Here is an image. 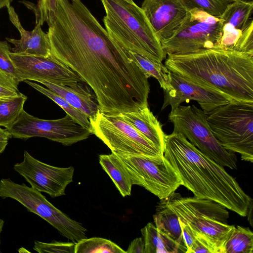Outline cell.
Returning <instances> with one entry per match:
<instances>
[{"mask_svg": "<svg viewBox=\"0 0 253 253\" xmlns=\"http://www.w3.org/2000/svg\"><path fill=\"white\" fill-rule=\"evenodd\" d=\"M36 20L48 26L50 56L89 85L101 112L116 116L148 106V78L81 0H48Z\"/></svg>", "mask_w": 253, "mask_h": 253, "instance_id": "6da1fadb", "label": "cell"}, {"mask_svg": "<svg viewBox=\"0 0 253 253\" xmlns=\"http://www.w3.org/2000/svg\"><path fill=\"white\" fill-rule=\"evenodd\" d=\"M164 141V157L194 197L215 202L242 216L247 215L252 199L223 166L180 133L165 134Z\"/></svg>", "mask_w": 253, "mask_h": 253, "instance_id": "7a4b0ae2", "label": "cell"}, {"mask_svg": "<svg viewBox=\"0 0 253 253\" xmlns=\"http://www.w3.org/2000/svg\"><path fill=\"white\" fill-rule=\"evenodd\" d=\"M165 65L170 71L235 100L253 101V54L213 48L167 55Z\"/></svg>", "mask_w": 253, "mask_h": 253, "instance_id": "3957f363", "label": "cell"}, {"mask_svg": "<svg viewBox=\"0 0 253 253\" xmlns=\"http://www.w3.org/2000/svg\"><path fill=\"white\" fill-rule=\"evenodd\" d=\"M105 30L122 47L154 61L166 58L161 43L141 7L126 0H101Z\"/></svg>", "mask_w": 253, "mask_h": 253, "instance_id": "277c9868", "label": "cell"}, {"mask_svg": "<svg viewBox=\"0 0 253 253\" xmlns=\"http://www.w3.org/2000/svg\"><path fill=\"white\" fill-rule=\"evenodd\" d=\"M215 138L227 150L243 160L253 162V101L233 100L206 113Z\"/></svg>", "mask_w": 253, "mask_h": 253, "instance_id": "5b68a950", "label": "cell"}, {"mask_svg": "<svg viewBox=\"0 0 253 253\" xmlns=\"http://www.w3.org/2000/svg\"><path fill=\"white\" fill-rule=\"evenodd\" d=\"M161 201L173 210L181 221L209 238L220 253H224L225 243L235 227L227 223L229 214L225 207L210 200L183 197L174 192Z\"/></svg>", "mask_w": 253, "mask_h": 253, "instance_id": "8992f818", "label": "cell"}, {"mask_svg": "<svg viewBox=\"0 0 253 253\" xmlns=\"http://www.w3.org/2000/svg\"><path fill=\"white\" fill-rule=\"evenodd\" d=\"M221 35L220 18L195 8L189 11L176 32L161 43L166 55L188 54L219 48Z\"/></svg>", "mask_w": 253, "mask_h": 253, "instance_id": "52a82bcc", "label": "cell"}, {"mask_svg": "<svg viewBox=\"0 0 253 253\" xmlns=\"http://www.w3.org/2000/svg\"><path fill=\"white\" fill-rule=\"evenodd\" d=\"M169 120L173 124V132L183 135L203 154L220 165L237 169L235 154L225 149L214 136L202 109L194 105H180L171 110Z\"/></svg>", "mask_w": 253, "mask_h": 253, "instance_id": "ba28073f", "label": "cell"}, {"mask_svg": "<svg viewBox=\"0 0 253 253\" xmlns=\"http://www.w3.org/2000/svg\"><path fill=\"white\" fill-rule=\"evenodd\" d=\"M0 197L13 199L48 222L60 234L72 242L86 238L87 230L51 204L41 192L10 178L0 179Z\"/></svg>", "mask_w": 253, "mask_h": 253, "instance_id": "9c48e42d", "label": "cell"}, {"mask_svg": "<svg viewBox=\"0 0 253 253\" xmlns=\"http://www.w3.org/2000/svg\"><path fill=\"white\" fill-rule=\"evenodd\" d=\"M89 120L92 134L112 153L147 157L164 155L131 125L116 116L106 114L99 109L95 116Z\"/></svg>", "mask_w": 253, "mask_h": 253, "instance_id": "30bf717a", "label": "cell"}, {"mask_svg": "<svg viewBox=\"0 0 253 253\" xmlns=\"http://www.w3.org/2000/svg\"><path fill=\"white\" fill-rule=\"evenodd\" d=\"M116 155L122 160L133 185L144 187L160 200L167 198L182 185L179 176L164 155Z\"/></svg>", "mask_w": 253, "mask_h": 253, "instance_id": "8fae6325", "label": "cell"}, {"mask_svg": "<svg viewBox=\"0 0 253 253\" xmlns=\"http://www.w3.org/2000/svg\"><path fill=\"white\" fill-rule=\"evenodd\" d=\"M11 138L26 140L42 137L71 146L92 134L90 129L82 126L70 116L56 120H44L31 115L24 109L14 123L5 128Z\"/></svg>", "mask_w": 253, "mask_h": 253, "instance_id": "7c38bea8", "label": "cell"}, {"mask_svg": "<svg viewBox=\"0 0 253 253\" xmlns=\"http://www.w3.org/2000/svg\"><path fill=\"white\" fill-rule=\"evenodd\" d=\"M253 1L235 0L219 17L222 21L219 48L253 54Z\"/></svg>", "mask_w": 253, "mask_h": 253, "instance_id": "4fadbf2b", "label": "cell"}, {"mask_svg": "<svg viewBox=\"0 0 253 253\" xmlns=\"http://www.w3.org/2000/svg\"><path fill=\"white\" fill-rule=\"evenodd\" d=\"M14 170L23 177L31 187L52 198L65 195V190L73 182V166L61 168L42 162L25 150L23 160L13 166Z\"/></svg>", "mask_w": 253, "mask_h": 253, "instance_id": "5bb4252c", "label": "cell"}, {"mask_svg": "<svg viewBox=\"0 0 253 253\" xmlns=\"http://www.w3.org/2000/svg\"><path fill=\"white\" fill-rule=\"evenodd\" d=\"M169 79L170 87L164 91L162 110L170 106L172 110L182 103L193 100L197 101L206 113L235 100L218 90L199 84L170 71Z\"/></svg>", "mask_w": 253, "mask_h": 253, "instance_id": "9a60e30c", "label": "cell"}, {"mask_svg": "<svg viewBox=\"0 0 253 253\" xmlns=\"http://www.w3.org/2000/svg\"><path fill=\"white\" fill-rule=\"evenodd\" d=\"M9 55L20 72L22 82L45 80L63 85L84 82L76 72L51 56L46 57L12 52Z\"/></svg>", "mask_w": 253, "mask_h": 253, "instance_id": "2e32d148", "label": "cell"}, {"mask_svg": "<svg viewBox=\"0 0 253 253\" xmlns=\"http://www.w3.org/2000/svg\"><path fill=\"white\" fill-rule=\"evenodd\" d=\"M141 8L161 43L176 32L190 10L184 0H143Z\"/></svg>", "mask_w": 253, "mask_h": 253, "instance_id": "e0dca14e", "label": "cell"}, {"mask_svg": "<svg viewBox=\"0 0 253 253\" xmlns=\"http://www.w3.org/2000/svg\"><path fill=\"white\" fill-rule=\"evenodd\" d=\"M6 7L10 21L18 30L21 36L19 40L6 38L8 42L14 45V47L11 48V52L46 57L50 56L48 37L47 34L42 31L41 25L36 24L32 31L26 30L22 26L14 8L10 4H7Z\"/></svg>", "mask_w": 253, "mask_h": 253, "instance_id": "ac0fdd59", "label": "cell"}, {"mask_svg": "<svg viewBox=\"0 0 253 253\" xmlns=\"http://www.w3.org/2000/svg\"><path fill=\"white\" fill-rule=\"evenodd\" d=\"M47 88L61 96L76 109L81 111L87 117L92 118L99 109L96 96L93 95L88 85L84 82L73 84L69 85L57 84L45 80L38 81Z\"/></svg>", "mask_w": 253, "mask_h": 253, "instance_id": "d6986e66", "label": "cell"}, {"mask_svg": "<svg viewBox=\"0 0 253 253\" xmlns=\"http://www.w3.org/2000/svg\"><path fill=\"white\" fill-rule=\"evenodd\" d=\"M116 116L131 125L164 153L165 134L162 125L148 106Z\"/></svg>", "mask_w": 253, "mask_h": 253, "instance_id": "ffe728a7", "label": "cell"}, {"mask_svg": "<svg viewBox=\"0 0 253 253\" xmlns=\"http://www.w3.org/2000/svg\"><path fill=\"white\" fill-rule=\"evenodd\" d=\"M99 162L122 196H130L133 183L121 159L112 152L99 155Z\"/></svg>", "mask_w": 253, "mask_h": 253, "instance_id": "44dd1931", "label": "cell"}, {"mask_svg": "<svg viewBox=\"0 0 253 253\" xmlns=\"http://www.w3.org/2000/svg\"><path fill=\"white\" fill-rule=\"evenodd\" d=\"M153 218L156 227L177 243L183 253H186V247L177 214L161 201Z\"/></svg>", "mask_w": 253, "mask_h": 253, "instance_id": "7402d4cb", "label": "cell"}, {"mask_svg": "<svg viewBox=\"0 0 253 253\" xmlns=\"http://www.w3.org/2000/svg\"><path fill=\"white\" fill-rule=\"evenodd\" d=\"M141 232L146 253H183L177 243L151 222L142 228Z\"/></svg>", "mask_w": 253, "mask_h": 253, "instance_id": "603a6c76", "label": "cell"}, {"mask_svg": "<svg viewBox=\"0 0 253 253\" xmlns=\"http://www.w3.org/2000/svg\"><path fill=\"white\" fill-rule=\"evenodd\" d=\"M128 52L147 78H155L164 91L169 89V71L162 62L150 60L131 51Z\"/></svg>", "mask_w": 253, "mask_h": 253, "instance_id": "cb8c5ba5", "label": "cell"}, {"mask_svg": "<svg viewBox=\"0 0 253 253\" xmlns=\"http://www.w3.org/2000/svg\"><path fill=\"white\" fill-rule=\"evenodd\" d=\"M24 82L55 102L77 123L90 129V123L87 116L73 107L61 96L49 89L45 88L31 81L26 80Z\"/></svg>", "mask_w": 253, "mask_h": 253, "instance_id": "d4e9b609", "label": "cell"}, {"mask_svg": "<svg viewBox=\"0 0 253 253\" xmlns=\"http://www.w3.org/2000/svg\"><path fill=\"white\" fill-rule=\"evenodd\" d=\"M224 253H253V233L249 228L235 227L224 246Z\"/></svg>", "mask_w": 253, "mask_h": 253, "instance_id": "484cf974", "label": "cell"}, {"mask_svg": "<svg viewBox=\"0 0 253 253\" xmlns=\"http://www.w3.org/2000/svg\"><path fill=\"white\" fill-rule=\"evenodd\" d=\"M27 96L22 93L17 96L0 98V126H11L24 109Z\"/></svg>", "mask_w": 253, "mask_h": 253, "instance_id": "4316f807", "label": "cell"}, {"mask_svg": "<svg viewBox=\"0 0 253 253\" xmlns=\"http://www.w3.org/2000/svg\"><path fill=\"white\" fill-rule=\"evenodd\" d=\"M75 253H126L114 242L99 237L84 238L76 243Z\"/></svg>", "mask_w": 253, "mask_h": 253, "instance_id": "83f0119b", "label": "cell"}, {"mask_svg": "<svg viewBox=\"0 0 253 253\" xmlns=\"http://www.w3.org/2000/svg\"><path fill=\"white\" fill-rule=\"evenodd\" d=\"M10 52V46L7 41H0V72L18 86L22 80L9 55Z\"/></svg>", "mask_w": 253, "mask_h": 253, "instance_id": "f1b7e54d", "label": "cell"}, {"mask_svg": "<svg viewBox=\"0 0 253 253\" xmlns=\"http://www.w3.org/2000/svg\"><path fill=\"white\" fill-rule=\"evenodd\" d=\"M190 9L198 8L219 17L227 5L235 0H184Z\"/></svg>", "mask_w": 253, "mask_h": 253, "instance_id": "f546056e", "label": "cell"}, {"mask_svg": "<svg viewBox=\"0 0 253 253\" xmlns=\"http://www.w3.org/2000/svg\"><path fill=\"white\" fill-rule=\"evenodd\" d=\"M76 243L52 241L45 243L38 241L34 242L33 249L40 253H75Z\"/></svg>", "mask_w": 253, "mask_h": 253, "instance_id": "4dcf8cb0", "label": "cell"}, {"mask_svg": "<svg viewBox=\"0 0 253 253\" xmlns=\"http://www.w3.org/2000/svg\"><path fill=\"white\" fill-rule=\"evenodd\" d=\"M192 230L194 241L190 253H220L219 249L209 238L193 229Z\"/></svg>", "mask_w": 253, "mask_h": 253, "instance_id": "1f68e13d", "label": "cell"}, {"mask_svg": "<svg viewBox=\"0 0 253 253\" xmlns=\"http://www.w3.org/2000/svg\"><path fill=\"white\" fill-rule=\"evenodd\" d=\"M179 220L181 227L183 239L186 247V253H190L194 241L193 231L188 224L181 221L179 218Z\"/></svg>", "mask_w": 253, "mask_h": 253, "instance_id": "d6a6232c", "label": "cell"}, {"mask_svg": "<svg viewBox=\"0 0 253 253\" xmlns=\"http://www.w3.org/2000/svg\"><path fill=\"white\" fill-rule=\"evenodd\" d=\"M126 252V253H146L143 239L141 237L134 239Z\"/></svg>", "mask_w": 253, "mask_h": 253, "instance_id": "836d02e7", "label": "cell"}, {"mask_svg": "<svg viewBox=\"0 0 253 253\" xmlns=\"http://www.w3.org/2000/svg\"><path fill=\"white\" fill-rule=\"evenodd\" d=\"M20 93L18 89L0 84V98L14 97Z\"/></svg>", "mask_w": 253, "mask_h": 253, "instance_id": "e575fe53", "label": "cell"}, {"mask_svg": "<svg viewBox=\"0 0 253 253\" xmlns=\"http://www.w3.org/2000/svg\"><path fill=\"white\" fill-rule=\"evenodd\" d=\"M9 138L11 137L7 130L0 126V154L5 150Z\"/></svg>", "mask_w": 253, "mask_h": 253, "instance_id": "d590c367", "label": "cell"}, {"mask_svg": "<svg viewBox=\"0 0 253 253\" xmlns=\"http://www.w3.org/2000/svg\"><path fill=\"white\" fill-rule=\"evenodd\" d=\"M0 84L18 89L16 86L11 80L0 72Z\"/></svg>", "mask_w": 253, "mask_h": 253, "instance_id": "8d00e7d4", "label": "cell"}, {"mask_svg": "<svg viewBox=\"0 0 253 253\" xmlns=\"http://www.w3.org/2000/svg\"><path fill=\"white\" fill-rule=\"evenodd\" d=\"M253 200L251 199L248 207L247 214L248 215V220L251 226H253Z\"/></svg>", "mask_w": 253, "mask_h": 253, "instance_id": "74e56055", "label": "cell"}, {"mask_svg": "<svg viewBox=\"0 0 253 253\" xmlns=\"http://www.w3.org/2000/svg\"><path fill=\"white\" fill-rule=\"evenodd\" d=\"M12 0H0V8L6 6L8 4H10V2Z\"/></svg>", "mask_w": 253, "mask_h": 253, "instance_id": "f35d334b", "label": "cell"}, {"mask_svg": "<svg viewBox=\"0 0 253 253\" xmlns=\"http://www.w3.org/2000/svg\"><path fill=\"white\" fill-rule=\"evenodd\" d=\"M4 220L0 218V234H1V232L2 230V228L4 226ZM0 253H1L0 249Z\"/></svg>", "mask_w": 253, "mask_h": 253, "instance_id": "ab89813d", "label": "cell"}, {"mask_svg": "<svg viewBox=\"0 0 253 253\" xmlns=\"http://www.w3.org/2000/svg\"><path fill=\"white\" fill-rule=\"evenodd\" d=\"M127 0V1H130V2H133V0Z\"/></svg>", "mask_w": 253, "mask_h": 253, "instance_id": "60d3db41", "label": "cell"}]
</instances>
